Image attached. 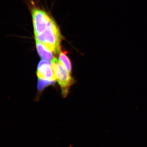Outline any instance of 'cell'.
Returning a JSON list of instances; mask_svg holds the SVG:
<instances>
[{"label":"cell","mask_w":147,"mask_h":147,"mask_svg":"<svg viewBox=\"0 0 147 147\" xmlns=\"http://www.w3.org/2000/svg\"><path fill=\"white\" fill-rule=\"evenodd\" d=\"M31 14L36 41L55 55L59 53L62 37L56 21L45 11L37 7L32 9Z\"/></svg>","instance_id":"cell-1"},{"label":"cell","mask_w":147,"mask_h":147,"mask_svg":"<svg viewBox=\"0 0 147 147\" xmlns=\"http://www.w3.org/2000/svg\"><path fill=\"white\" fill-rule=\"evenodd\" d=\"M56 79L61 88L64 97L67 96L69 88L73 83L71 74L65 68L57 58L54 57L51 62Z\"/></svg>","instance_id":"cell-2"},{"label":"cell","mask_w":147,"mask_h":147,"mask_svg":"<svg viewBox=\"0 0 147 147\" xmlns=\"http://www.w3.org/2000/svg\"><path fill=\"white\" fill-rule=\"evenodd\" d=\"M36 74L38 78L50 81L56 80L52 63L48 61L42 60L39 62L38 65Z\"/></svg>","instance_id":"cell-3"},{"label":"cell","mask_w":147,"mask_h":147,"mask_svg":"<svg viewBox=\"0 0 147 147\" xmlns=\"http://www.w3.org/2000/svg\"><path fill=\"white\" fill-rule=\"evenodd\" d=\"M36 47L38 53L40 57L43 60L52 61L54 59V55L50 50L47 49L43 44L40 42L36 41Z\"/></svg>","instance_id":"cell-4"},{"label":"cell","mask_w":147,"mask_h":147,"mask_svg":"<svg viewBox=\"0 0 147 147\" xmlns=\"http://www.w3.org/2000/svg\"><path fill=\"white\" fill-rule=\"evenodd\" d=\"M59 61L60 63L64 67L69 74H71V64L69 58L67 57L65 52H63L61 50L59 55Z\"/></svg>","instance_id":"cell-5"},{"label":"cell","mask_w":147,"mask_h":147,"mask_svg":"<svg viewBox=\"0 0 147 147\" xmlns=\"http://www.w3.org/2000/svg\"><path fill=\"white\" fill-rule=\"evenodd\" d=\"M55 83V81H50L38 78V82L37 88L39 91H41L44 89L45 87L53 85Z\"/></svg>","instance_id":"cell-6"}]
</instances>
